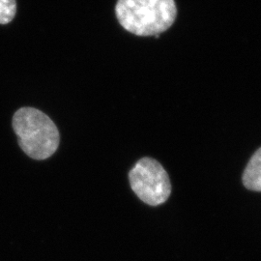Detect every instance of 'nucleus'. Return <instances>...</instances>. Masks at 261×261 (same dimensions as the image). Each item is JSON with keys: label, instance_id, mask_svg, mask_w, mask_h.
Segmentation results:
<instances>
[{"label": "nucleus", "instance_id": "39448f33", "mask_svg": "<svg viewBox=\"0 0 261 261\" xmlns=\"http://www.w3.org/2000/svg\"><path fill=\"white\" fill-rule=\"evenodd\" d=\"M16 0H0V24H8L16 16Z\"/></svg>", "mask_w": 261, "mask_h": 261}, {"label": "nucleus", "instance_id": "f03ea898", "mask_svg": "<svg viewBox=\"0 0 261 261\" xmlns=\"http://www.w3.org/2000/svg\"><path fill=\"white\" fill-rule=\"evenodd\" d=\"M19 147L35 160L51 157L59 146V132L46 113L34 108H21L13 117Z\"/></svg>", "mask_w": 261, "mask_h": 261}, {"label": "nucleus", "instance_id": "20e7f679", "mask_svg": "<svg viewBox=\"0 0 261 261\" xmlns=\"http://www.w3.org/2000/svg\"><path fill=\"white\" fill-rule=\"evenodd\" d=\"M243 184L248 190L261 192V147L250 159L243 173Z\"/></svg>", "mask_w": 261, "mask_h": 261}, {"label": "nucleus", "instance_id": "f257e3e1", "mask_svg": "<svg viewBox=\"0 0 261 261\" xmlns=\"http://www.w3.org/2000/svg\"><path fill=\"white\" fill-rule=\"evenodd\" d=\"M115 15L120 25L137 36L167 31L177 16L174 0H118Z\"/></svg>", "mask_w": 261, "mask_h": 261}, {"label": "nucleus", "instance_id": "7ed1b4c3", "mask_svg": "<svg viewBox=\"0 0 261 261\" xmlns=\"http://www.w3.org/2000/svg\"><path fill=\"white\" fill-rule=\"evenodd\" d=\"M129 180L134 193L148 205L165 203L171 194L168 172L154 159H140L130 169Z\"/></svg>", "mask_w": 261, "mask_h": 261}]
</instances>
